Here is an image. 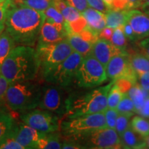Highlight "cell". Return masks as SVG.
I'll use <instances>...</instances> for the list:
<instances>
[{
	"instance_id": "cell-30",
	"label": "cell",
	"mask_w": 149,
	"mask_h": 149,
	"mask_svg": "<svg viewBox=\"0 0 149 149\" xmlns=\"http://www.w3.org/2000/svg\"><path fill=\"white\" fill-rule=\"evenodd\" d=\"M140 0H113L111 8L115 10H132L140 8Z\"/></svg>"
},
{
	"instance_id": "cell-6",
	"label": "cell",
	"mask_w": 149,
	"mask_h": 149,
	"mask_svg": "<svg viewBox=\"0 0 149 149\" xmlns=\"http://www.w3.org/2000/svg\"><path fill=\"white\" fill-rule=\"evenodd\" d=\"M36 51L44 77L74 52L67 39L53 44H38Z\"/></svg>"
},
{
	"instance_id": "cell-51",
	"label": "cell",
	"mask_w": 149,
	"mask_h": 149,
	"mask_svg": "<svg viewBox=\"0 0 149 149\" xmlns=\"http://www.w3.org/2000/svg\"><path fill=\"white\" fill-rule=\"evenodd\" d=\"M3 1V0H0V2H1V1Z\"/></svg>"
},
{
	"instance_id": "cell-14",
	"label": "cell",
	"mask_w": 149,
	"mask_h": 149,
	"mask_svg": "<svg viewBox=\"0 0 149 149\" xmlns=\"http://www.w3.org/2000/svg\"><path fill=\"white\" fill-rule=\"evenodd\" d=\"M124 52L126 51L116 47L110 40L99 37L93 43L91 53L106 68L113 56Z\"/></svg>"
},
{
	"instance_id": "cell-42",
	"label": "cell",
	"mask_w": 149,
	"mask_h": 149,
	"mask_svg": "<svg viewBox=\"0 0 149 149\" xmlns=\"http://www.w3.org/2000/svg\"><path fill=\"white\" fill-rule=\"evenodd\" d=\"M122 29L123 31H124V35H125V36L126 37V38L128 39V40L130 41H133V42L138 41L137 36H136L135 33L134 32L133 29H132L131 26L130 25V24L128 23V22H126L124 25L122 26Z\"/></svg>"
},
{
	"instance_id": "cell-10",
	"label": "cell",
	"mask_w": 149,
	"mask_h": 149,
	"mask_svg": "<svg viewBox=\"0 0 149 149\" xmlns=\"http://www.w3.org/2000/svg\"><path fill=\"white\" fill-rule=\"evenodd\" d=\"M81 145L83 148L113 149L122 148L120 135L115 129L106 127L91 132L75 138H70Z\"/></svg>"
},
{
	"instance_id": "cell-50",
	"label": "cell",
	"mask_w": 149,
	"mask_h": 149,
	"mask_svg": "<svg viewBox=\"0 0 149 149\" xmlns=\"http://www.w3.org/2000/svg\"><path fill=\"white\" fill-rule=\"evenodd\" d=\"M146 1H147V0H140V1H141V5H142L144 2H146Z\"/></svg>"
},
{
	"instance_id": "cell-45",
	"label": "cell",
	"mask_w": 149,
	"mask_h": 149,
	"mask_svg": "<svg viewBox=\"0 0 149 149\" xmlns=\"http://www.w3.org/2000/svg\"><path fill=\"white\" fill-rule=\"evenodd\" d=\"M113 31H114V29H112V28H109V27L104 28L103 31L100 33V37L110 40L112 37V35H113Z\"/></svg>"
},
{
	"instance_id": "cell-25",
	"label": "cell",
	"mask_w": 149,
	"mask_h": 149,
	"mask_svg": "<svg viewBox=\"0 0 149 149\" xmlns=\"http://www.w3.org/2000/svg\"><path fill=\"white\" fill-rule=\"evenodd\" d=\"M15 44L13 39L6 31L2 32L0 36V66Z\"/></svg>"
},
{
	"instance_id": "cell-26",
	"label": "cell",
	"mask_w": 149,
	"mask_h": 149,
	"mask_svg": "<svg viewBox=\"0 0 149 149\" xmlns=\"http://www.w3.org/2000/svg\"><path fill=\"white\" fill-rule=\"evenodd\" d=\"M130 127L143 137L149 135V120L142 116H135L130 121Z\"/></svg>"
},
{
	"instance_id": "cell-1",
	"label": "cell",
	"mask_w": 149,
	"mask_h": 149,
	"mask_svg": "<svg viewBox=\"0 0 149 149\" xmlns=\"http://www.w3.org/2000/svg\"><path fill=\"white\" fill-rule=\"evenodd\" d=\"M46 21L44 11L27 6H12L7 15L5 31L17 44L33 46L39 39L41 29Z\"/></svg>"
},
{
	"instance_id": "cell-24",
	"label": "cell",
	"mask_w": 149,
	"mask_h": 149,
	"mask_svg": "<svg viewBox=\"0 0 149 149\" xmlns=\"http://www.w3.org/2000/svg\"><path fill=\"white\" fill-rule=\"evenodd\" d=\"M130 64L136 73L149 72V58L141 53L129 55Z\"/></svg>"
},
{
	"instance_id": "cell-3",
	"label": "cell",
	"mask_w": 149,
	"mask_h": 149,
	"mask_svg": "<svg viewBox=\"0 0 149 149\" xmlns=\"http://www.w3.org/2000/svg\"><path fill=\"white\" fill-rule=\"evenodd\" d=\"M115 81L84 93H70L65 118L104 113L108 109V95Z\"/></svg>"
},
{
	"instance_id": "cell-7",
	"label": "cell",
	"mask_w": 149,
	"mask_h": 149,
	"mask_svg": "<svg viewBox=\"0 0 149 149\" xmlns=\"http://www.w3.org/2000/svg\"><path fill=\"white\" fill-rule=\"evenodd\" d=\"M107 79L105 67L91 53L84 57L74 80L80 88H88L101 85Z\"/></svg>"
},
{
	"instance_id": "cell-21",
	"label": "cell",
	"mask_w": 149,
	"mask_h": 149,
	"mask_svg": "<svg viewBox=\"0 0 149 149\" xmlns=\"http://www.w3.org/2000/svg\"><path fill=\"white\" fill-rule=\"evenodd\" d=\"M126 93L130 97L132 101L135 104L136 113H138L143 105H144L146 99L149 96V92L144 90L138 83L134 84L130 87Z\"/></svg>"
},
{
	"instance_id": "cell-5",
	"label": "cell",
	"mask_w": 149,
	"mask_h": 149,
	"mask_svg": "<svg viewBox=\"0 0 149 149\" xmlns=\"http://www.w3.org/2000/svg\"><path fill=\"white\" fill-rule=\"evenodd\" d=\"M107 127L104 113L66 118L60 123L61 134L66 138H75L94 130Z\"/></svg>"
},
{
	"instance_id": "cell-28",
	"label": "cell",
	"mask_w": 149,
	"mask_h": 149,
	"mask_svg": "<svg viewBox=\"0 0 149 149\" xmlns=\"http://www.w3.org/2000/svg\"><path fill=\"white\" fill-rule=\"evenodd\" d=\"M116 109L119 112V113H121V114L133 115L136 113L135 104L126 93H124L122 99L117 105Z\"/></svg>"
},
{
	"instance_id": "cell-34",
	"label": "cell",
	"mask_w": 149,
	"mask_h": 149,
	"mask_svg": "<svg viewBox=\"0 0 149 149\" xmlns=\"http://www.w3.org/2000/svg\"><path fill=\"white\" fill-rule=\"evenodd\" d=\"M61 13L64 16L66 22H72L79 19L82 16L81 13H80L79 10L74 8V7L70 6L67 4L64 8L61 11Z\"/></svg>"
},
{
	"instance_id": "cell-43",
	"label": "cell",
	"mask_w": 149,
	"mask_h": 149,
	"mask_svg": "<svg viewBox=\"0 0 149 149\" xmlns=\"http://www.w3.org/2000/svg\"><path fill=\"white\" fill-rule=\"evenodd\" d=\"M139 48L141 53L149 58V37L141 40L139 42Z\"/></svg>"
},
{
	"instance_id": "cell-19",
	"label": "cell",
	"mask_w": 149,
	"mask_h": 149,
	"mask_svg": "<svg viewBox=\"0 0 149 149\" xmlns=\"http://www.w3.org/2000/svg\"><path fill=\"white\" fill-rule=\"evenodd\" d=\"M66 39L74 51L84 57L91 54L93 42L86 40L79 33H69L67 35Z\"/></svg>"
},
{
	"instance_id": "cell-41",
	"label": "cell",
	"mask_w": 149,
	"mask_h": 149,
	"mask_svg": "<svg viewBox=\"0 0 149 149\" xmlns=\"http://www.w3.org/2000/svg\"><path fill=\"white\" fill-rule=\"evenodd\" d=\"M137 81L144 90L149 92V72L137 73Z\"/></svg>"
},
{
	"instance_id": "cell-18",
	"label": "cell",
	"mask_w": 149,
	"mask_h": 149,
	"mask_svg": "<svg viewBox=\"0 0 149 149\" xmlns=\"http://www.w3.org/2000/svg\"><path fill=\"white\" fill-rule=\"evenodd\" d=\"M122 148H146V144L145 138L135 132L131 127L120 135Z\"/></svg>"
},
{
	"instance_id": "cell-32",
	"label": "cell",
	"mask_w": 149,
	"mask_h": 149,
	"mask_svg": "<svg viewBox=\"0 0 149 149\" xmlns=\"http://www.w3.org/2000/svg\"><path fill=\"white\" fill-rule=\"evenodd\" d=\"M44 14L46 15V21L59 24H64L66 22L60 11L57 10L53 5L44 10Z\"/></svg>"
},
{
	"instance_id": "cell-49",
	"label": "cell",
	"mask_w": 149,
	"mask_h": 149,
	"mask_svg": "<svg viewBox=\"0 0 149 149\" xmlns=\"http://www.w3.org/2000/svg\"><path fill=\"white\" fill-rule=\"evenodd\" d=\"M3 30H4V29H1V28H0V36H1V33H2Z\"/></svg>"
},
{
	"instance_id": "cell-36",
	"label": "cell",
	"mask_w": 149,
	"mask_h": 149,
	"mask_svg": "<svg viewBox=\"0 0 149 149\" xmlns=\"http://www.w3.org/2000/svg\"><path fill=\"white\" fill-rule=\"evenodd\" d=\"M105 115L106 122H107V127L115 129L116 126V122L117 117L119 115V112L116 109H108L104 111Z\"/></svg>"
},
{
	"instance_id": "cell-23",
	"label": "cell",
	"mask_w": 149,
	"mask_h": 149,
	"mask_svg": "<svg viewBox=\"0 0 149 149\" xmlns=\"http://www.w3.org/2000/svg\"><path fill=\"white\" fill-rule=\"evenodd\" d=\"M62 144L60 134L48 133L39 140L37 149H60L62 148Z\"/></svg>"
},
{
	"instance_id": "cell-11",
	"label": "cell",
	"mask_w": 149,
	"mask_h": 149,
	"mask_svg": "<svg viewBox=\"0 0 149 149\" xmlns=\"http://www.w3.org/2000/svg\"><path fill=\"white\" fill-rule=\"evenodd\" d=\"M59 117L45 110H34L21 117L23 123L42 133L57 132L60 128Z\"/></svg>"
},
{
	"instance_id": "cell-47",
	"label": "cell",
	"mask_w": 149,
	"mask_h": 149,
	"mask_svg": "<svg viewBox=\"0 0 149 149\" xmlns=\"http://www.w3.org/2000/svg\"><path fill=\"white\" fill-rule=\"evenodd\" d=\"M104 1H105L106 3H107L110 8H111V5H112V3H113V0H104Z\"/></svg>"
},
{
	"instance_id": "cell-16",
	"label": "cell",
	"mask_w": 149,
	"mask_h": 149,
	"mask_svg": "<svg viewBox=\"0 0 149 149\" xmlns=\"http://www.w3.org/2000/svg\"><path fill=\"white\" fill-rule=\"evenodd\" d=\"M128 22L133 29L138 41L149 37V10L144 12L132 9Z\"/></svg>"
},
{
	"instance_id": "cell-35",
	"label": "cell",
	"mask_w": 149,
	"mask_h": 149,
	"mask_svg": "<svg viewBox=\"0 0 149 149\" xmlns=\"http://www.w3.org/2000/svg\"><path fill=\"white\" fill-rule=\"evenodd\" d=\"M14 0H3L0 2V28L5 29V22L10 8L15 4Z\"/></svg>"
},
{
	"instance_id": "cell-4",
	"label": "cell",
	"mask_w": 149,
	"mask_h": 149,
	"mask_svg": "<svg viewBox=\"0 0 149 149\" xmlns=\"http://www.w3.org/2000/svg\"><path fill=\"white\" fill-rule=\"evenodd\" d=\"M42 86L31 80L10 84L5 103L14 111H24L39 107Z\"/></svg>"
},
{
	"instance_id": "cell-15",
	"label": "cell",
	"mask_w": 149,
	"mask_h": 149,
	"mask_svg": "<svg viewBox=\"0 0 149 149\" xmlns=\"http://www.w3.org/2000/svg\"><path fill=\"white\" fill-rule=\"evenodd\" d=\"M64 24L45 21L41 29L38 44H53L66 39L67 33Z\"/></svg>"
},
{
	"instance_id": "cell-39",
	"label": "cell",
	"mask_w": 149,
	"mask_h": 149,
	"mask_svg": "<svg viewBox=\"0 0 149 149\" xmlns=\"http://www.w3.org/2000/svg\"><path fill=\"white\" fill-rule=\"evenodd\" d=\"M89 7L96 9L103 13H107L110 9V7L106 3L104 0H87Z\"/></svg>"
},
{
	"instance_id": "cell-20",
	"label": "cell",
	"mask_w": 149,
	"mask_h": 149,
	"mask_svg": "<svg viewBox=\"0 0 149 149\" xmlns=\"http://www.w3.org/2000/svg\"><path fill=\"white\" fill-rule=\"evenodd\" d=\"M130 10H115L110 9L105 13L107 27L116 29L128 22Z\"/></svg>"
},
{
	"instance_id": "cell-2",
	"label": "cell",
	"mask_w": 149,
	"mask_h": 149,
	"mask_svg": "<svg viewBox=\"0 0 149 149\" xmlns=\"http://www.w3.org/2000/svg\"><path fill=\"white\" fill-rule=\"evenodd\" d=\"M0 69L10 84L33 80L40 70L37 51L32 46H15L6 57Z\"/></svg>"
},
{
	"instance_id": "cell-33",
	"label": "cell",
	"mask_w": 149,
	"mask_h": 149,
	"mask_svg": "<svg viewBox=\"0 0 149 149\" xmlns=\"http://www.w3.org/2000/svg\"><path fill=\"white\" fill-rule=\"evenodd\" d=\"M133 117V115L128 114H121L119 113L117 117L116 126H115V130L118 135H122L124 131H126L128 128L130 127V118Z\"/></svg>"
},
{
	"instance_id": "cell-48",
	"label": "cell",
	"mask_w": 149,
	"mask_h": 149,
	"mask_svg": "<svg viewBox=\"0 0 149 149\" xmlns=\"http://www.w3.org/2000/svg\"><path fill=\"white\" fill-rule=\"evenodd\" d=\"M145 141H146V148H149V135L146 137H145Z\"/></svg>"
},
{
	"instance_id": "cell-12",
	"label": "cell",
	"mask_w": 149,
	"mask_h": 149,
	"mask_svg": "<svg viewBox=\"0 0 149 149\" xmlns=\"http://www.w3.org/2000/svg\"><path fill=\"white\" fill-rule=\"evenodd\" d=\"M108 78L112 80L126 79L133 84L137 83V73L130 64L129 54L124 52L113 56L106 66Z\"/></svg>"
},
{
	"instance_id": "cell-37",
	"label": "cell",
	"mask_w": 149,
	"mask_h": 149,
	"mask_svg": "<svg viewBox=\"0 0 149 149\" xmlns=\"http://www.w3.org/2000/svg\"><path fill=\"white\" fill-rule=\"evenodd\" d=\"M12 133L13 132L9 135L8 138L0 144V149H25V148L22 145L20 144L19 143L15 140Z\"/></svg>"
},
{
	"instance_id": "cell-22",
	"label": "cell",
	"mask_w": 149,
	"mask_h": 149,
	"mask_svg": "<svg viewBox=\"0 0 149 149\" xmlns=\"http://www.w3.org/2000/svg\"><path fill=\"white\" fill-rule=\"evenodd\" d=\"M13 117L3 110L0 111V144L6 140L15 127Z\"/></svg>"
},
{
	"instance_id": "cell-9",
	"label": "cell",
	"mask_w": 149,
	"mask_h": 149,
	"mask_svg": "<svg viewBox=\"0 0 149 149\" xmlns=\"http://www.w3.org/2000/svg\"><path fill=\"white\" fill-rule=\"evenodd\" d=\"M84 56L74 51L65 60L44 76L48 83L59 85L69 88L79 66L83 60Z\"/></svg>"
},
{
	"instance_id": "cell-31",
	"label": "cell",
	"mask_w": 149,
	"mask_h": 149,
	"mask_svg": "<svg viewBox=\"0 0 149 149\" xmlns=\"http://www.w3.org/2000/svg\"><path fill=\"white\" fill-rule=\"evenodd\" d=\"M19 3L35 10L44 11L53 5L54 0H20Z\"/></svg>"
},
{
	"instance_id": "cell-17",
	"label": "cell",
	"mask_w": 149,
	"mask_h": 149,
	"mask_svg": "<svg viewBox=\"0 0 149 149\" xmlns=\"http://www.w3.org/2000/svg\"><path fill=\"white\" fill-rule=\"evenodd\" d=\"M81 14L85 18L88 26L99 35L104 28L107 27L105 14L103 13L88 7Z\"/></svg>"
},
{
	"instance_id": "cell-38",
	"label": "cell",
	"mask_w": 149,
	"mask_h": 149,
	"mask_svg": "<svg viewBox=\"0 0 149 149\" xmlns=\"http://www.w3.org/2000/svg\"><path fill=\"white\" fill-rule=\"evenodd\" d=\"M9 85H10V83L2 75L1 69H0V107H2L3 104H6V94L7 89H8Z\"/></svg>"
},
{
	"instance_id": "cell-46",
	"label": "cell",
	"mask_w": 149,
	"mask_h": 149,
	"mask_svg": "<svg viewBox=\"0 0 149 149\" xmlns=\"http://www.w3.org/2000/svg\"><path fill=\"white\" fill-rule=\"evenodd\" d=\"M140 8H141L144 10H146V9H149V0H147L146 2H144L142 5L141 6Z\"/></svg>"
},
{
	"instance_id": "cell-29",
	"label": "cell",
	"mask_w": 149,
	"mask_h": 149,
	"mask_svg": "<svg viewBox=\"0 0 149 149\" xmlns=\"http://www.w3.org/2000/svg\"><path fill=\"white\" fill-rule=\"evenodd\" d=\"M126 37L124 35V31L122 26L117 27L114 29L113 35L110 41L113 43L114 45L122 51H126V45H127V41H126Z\"/></svg>"
},
{
	"instance_id": "cell-8",
	"label": "cell",
	"mask_w": 149,
	"mask_h": 149,
	"mask_svg": "<svg viewBox=\"0 0 149 149\" xmlns=\"http://www.w3.org/2000/svg\"><path fill=\"white\" fill-rule=\"evenodd\" d=\"M46 84L42 88V95L39 107L55 113L59 117H64L67 111L69 88L59 85Z\"/></svg>"
},
{
	"instance_id": "cell-27",
	"label": "cell",
	"mask_w": 149,
	"mask_h": 149,
	"mask_svg": "<svg viewBox=\"0 0 149 149\" xmlns=\"http://www.w3.org/2000/svg\"><path fill=\"white\" fill-rule=\"evenodd\" d=\"M124 93H125L122 90L120 86L115 82L110 89L108 95V108L116 109Z\"/></svg>"
},
{
	"instance_id": "cell-13",
	"label": "cell",
	"mask_w": 149,
	"mask_h": 149,
	"mask_svg": "<svg viewBox=\"0 0 149 149\" xmlns=\"http://www.w3.org/2000/svg\"><path fill=\"white\" fill-rule=\"evenodd\" d=\"M15 140L26 149H37L39 140L45 133L38 131L26 124L15 126L12 133Z\"/></svg>"
},
{
	"instance_id": "cell-40",
	"label": "cell",
	"mask_w": 149,
	"mask_h": 149,
	"mask_svg": "<svg viewBox=\"0 0 149 149\" xmlns=\"http://www.w3.org/2000/svg\"><path fill=\"white\" fill-rule=\"evenodd\" d=\"M66 3L70 6L74 7L81 13L89 7L87 0H66Z\"/></svg>"
},
{
	"instance_id": "cell-44",
	"label": "cell",
	"mask_w": 149,
	"mask_h": 149,
	"mask_svg": "<svg viewBox=\"0 0 149 149\" xmlns=\"http://www.w3.org/2000/svg\"><path fill=\"white\" fill-rule=\"evenodd\" d=\"M137 114H139L142 117H146V118H149V96L146 99V102H145L144 104L143 105L142 108H141Z\"/></svg>"
}]
</instances>
